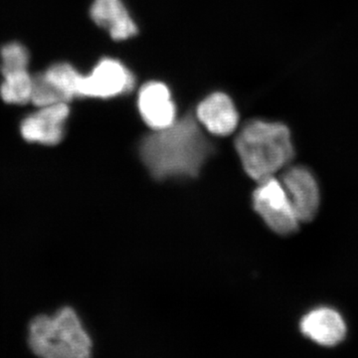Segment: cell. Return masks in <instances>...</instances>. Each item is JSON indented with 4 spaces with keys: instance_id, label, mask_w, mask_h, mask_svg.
Returning a JSON list of instances; mask_svg holds the SVG:
<instances>
[{
    "instance_id": "6da1fadb",
    "label": "cell",
    "mask_w": 358,
    "mask_h": 358,
    "mask_svg": "<svg viewBox=\"0 0 358 358\" xmlns=\"http://www.w3.org/2000/svg\"><path fill=\"white\" fill-rule=\"evenodd\" d=\"M201 128L194 110H188L171 126L143 136L138 155L150 176L157 180L199 176L215 152Z\"/></svg>"
},
{
    "instance_id": "7a4b0ae2",
    "label": "cell",
    "mask_w": 358,
    "mask_h": 358,
    "mask_svg": "<svg viewBox=\"0 0 358 358\" xmlns=\"http://www.w3.org/2000/svg\"><path fill=\"white\" fill-rule=\"evenodd\" d=\"M234 145L245 173L257 182L284 171L294 157L291 131L280 122L251 120L240 129Z\"/></svg>"
},
{
    "instance_id": "3957f363",
    "label": "cell",
    "mask_w": 358,
    "mask_h": 358,
    "mask_svg": "<svg viewBox=\"0 0 358 358\" xmlns=\"http://www.w3.org/2000/svg\"><path fill=\"white\" fill-rule=\"evenodd\" d=\"M29 345L35 355L46 358L89 357L93 348L81 320L71 308H63L52 317H35L29 327Z\"/></svg>"
},
{
    "instance_id": "277c9868",
    "label": "cell",
    "mask_w": 358,
    "mask_h": 358,
    "mask_svg": "<svg viewBox=\"0 0 358 358\" xmlns=\"http://www.w3.org/2000/svg\"><path fill=\"white\" fill-rule=\"evenodd\" d=\"M252 204L268 229L275 234L289 236L300 229V219L281 179L272 176L259 181L252 194Z\"/></svg>"
},
{
    "instance_id": "5b68a950",
    "label": "cell",
    "mask_w": 358,
    "mask_h": 358,
    "mask_svg": "<svg viewBox=\"0 0 358 358\" xmlns=\"http://www.w3.org/2000/svg\"><path fill=\"white\" fill-rule=\"evenodd\" d=\"M136 86V77L129 66L120 59L101 58L82 77L80 99L113 100L133 93Z\"/></svg>"
},
{
    "instance_id": "8992f818",
    "label": "cell",
    "mask_w": 358,
    "mask_h": 358,
    "mask_svg": "<svg viewBox=\"0 0 358 358\" xmlns=\"http://www.w3.org/2000/svg\"><path fill=\"white\" fill-rule=\"evenodd\" d=\"M281 181L288 193L301 223L313 221L320 206L319 182L307 166H288L282 171Z\"/></svg>"
},
{
    "instance_id": "52a82bcc",
    "label": "cell",
    "mask_w": 358,
    "mask_h": 358,
    "mask_svg": "<svg viewBox=\"0 0 358 358\" xmlns=\"http://www.w3.org/2000/svg\"><path fill=\"white\" fill-rule=\"evenodd\" d=\"M70 115L69 103L65 102L39 108L36 113L23 119L20 124L21 136L29 143L58 145L64 138Z\"/></svg>"
},
{
    "instance_id": "ba28073f",
    "label": "cell",
    "mask_w": 358,
    "mask_h": 358,
    "mask_svg": "<svg viewBox=\"0 0 358 358\" xmlns=\"http://www.w3.org/2000/svg\"><path fill=\"white\" fill-rule=\"evenodd\" d=\"M138 114L152 131L166 129L176 122L178 107L171 90L162 81H148L141 86L136 100Z\"/></svg>"
},
{
    "instance_id": "9c48e42d",
    "label": "cell",
    "mask_w": 358,
    "mask_h": 358,
    "mask_svg": "<svg viewBox=\"0 0 358 358\" xmlns=\"http://www.w3.org/2000/svg\"><path fill=\"white\" fill-rule=\"evenodd\" d=\"M301 334L308 341L324 348H334L345 341L348 324L338 310L327 306L313 308L301 317Z\"/></svg>"
},
{
    "instance_id": "30bf717a",
    "label": "cell",
    "mask_w": 358,
    "mask_h": 358,
    "mask_svg": "<svg viewBox=\"0 0 358 358\" xmlns=\"http://www.w3.org/2000/svg\"><path fill=\"white\" fill-rule=\"evenodd\" d=\"M197 120L209 133L217 136H228L239 124V112L229 95L213 92L200 101L194 110Z\"/></svg>"
},
{
    "instance_id": "8fae6325",
    "label": "cell",
    "mask_w": 358,
    "mask_h": 358,
    "mask_svg": "<svg viewBox=\"0 0 358 358\" xmlns=\"http://www.w3.org/2000/svg\"><path fill=\"white\" fill-rule=\"evenodd\" d=\"M89 15L115 41H127L140 32L124 0H93Z\"/></svg>"
},
{
    "instance_id": "7c38bea8",
    "label": "cell",
    "mask_w": 358,
    "mask_h": 358,
    "mask_svg": "<svg viewBox=\"0 0 358 358\" xmlns=\"http://www.w3.org/2000/svg\"><path fill=\"white\" fill-rule=\"evenodd\" d=\"M44 74L64 102L69 103L75 99H80L83 74L74 65L68 62L55 63L44 71Z\"/></svg>"
},
{
    "instance_id": "4fadbf2b",
    "label": "cell",
    "mask_w": 358,
    "mask_h": 358,
    "mask_svg": "<svg viewBox=\"0 0 358 358\" xmlns=\"http://www.w3.org/2000/svg\"><path fill=\"white\" fill-rule=\"evenodd\" d=\"M2 76L4 80L0 86V96L4 102L13 105L31 102L33 76L27 69L4 73Z\"/></svg>"
},
{
    "instance_id": "5bb4252c",
    "label": "cell",
    "mask_w": 358,
    "mask_h": 358,
    "mask_svg": "<svg viewBox=\"0 0 358 358\" xmlns=\"http://www.w3.org/2000/svg\"><path fill=\"white\" fill-rule=\"evenodd\" d=\"M1 73L26 70L29 65L30 55L27 48L18 42L4 45L0 50Z\"/></svg>"
},
{
    "instance_id": "9a60e30c",
    "label": "cell",
    "mask_w": 358,
    "mask_h": 358,
    "mask_svg": "<svg viewBox=\"0 0 358 358\" xmlns=\"http://www.w3.org/2000/svg\"><path fill=\"white\" fill-rule=\"evenodd\" d=\"M64 102L57 90L49 82L44 72L33 76L31 103L38 108L47 107L54 103ZM66 103V102H65Z\"/></svg>"
}]
</instances>
